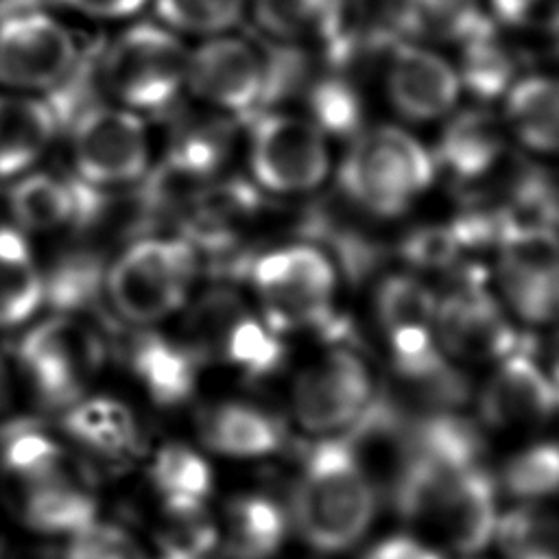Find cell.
<instances>
[{
  "label": "cell",
  "mask_w": 559,
  "mask_h": 559,
  "mask_svg": "<svg viewBox=\"0 0 559 559\" xmlns=\"http://www.w3.org/2000/svg\"><path fill=\"white\" fill-rule=\"evenodd\" d=\"M496 282L504 306L522 321L542 325L555 317L559 251L555 231L542 223H518L496 251Z\"/></svg>",
  "instance_id": "10"
},
{
  "label": "cell",
  "mask_w": 559,
  "mask_h": 559,
  "mask_svg": "<svg viewBox=\"0 0 559 559\" xmlns=\"http://www.w3.org/2000/svg\"><path fill=\"white\" fill-rule=\"evenodd\" d=\"M201 439L210 450L221 454L262 456L282 445L284 428L277 417L262 408L229 402L203 415Z\"/></svg>",
  "instance_id": "24"
},
{
  "label": "cell",
  "mask_w": 559,
  "mask_h": 559,
  "mask_svg": "<svg viewBox=\"0 0 559 559\" xmlns=\"http://www.w3.org/2000/svg\"><path fill=\"white\" fill-rule=\"evenodd\" d=\"M216 539L218 533L203 498L186 493L164 496V528L159 539L164 552L203 557L214 548Z\"/></svg>",
  "instance_id": "32"
},
{
  "label": "cell",
  "mask_w": 559,
  "mask_h": 559,
  "mask_svg": "<svg viewBox=\"0 0 559 559\" xmlns=\"http://www.w3.org/2000/svg\"><path fill=\"white\" fill-rule=\"evenodd\" d=\"M245 314V306L236 295L225 290L210 293L190 310L186 319V341L181 345L199 365L223 358L227 338Z\"/></svg>",
  "instance_id": "30"
},
{
  "label": "cell",
  "mask_w": 559,
  "mask_h": 559,
  "mask_svg": "<svg viewBox=\"0 0 559 559\" xmlns=\"http://www.w3.org/2000/svg\"><path fill=\"white\" fill-rule=\"evenodd\" d=\"M531 559H555V557H531Z\"/></svg>",
  "instance_id": "44"
},
{
  "label": "cell",
  "mask_w": 559,
  "mask_h": 559,
  "mask_svg": "<svg viewBox=\"0 0 559 559\" xmlns=\"http://www.w3.org/2000/svg\"><path fill=\"white\" fill-rule=\"evenodd\" d=\"M162 559H201V557H192V555H183V552H164Z\"/></svg>",
  "instance_id": "43"
},
{
  "label": "cell",
  "mask_w": 559,
  "mask_h": 559,
  "mask_svg": "<svg viewBox=\"0 0 559 559\" xmlns=\"http://www.w3.org/2000/svg\"><path fill=\"white\" fill-rule=\"evenodd\" d=\"M227 559H269L286 535V513L264 496H240L227 507Z\"/></svg>",
  "instance_id": "26"
},
{
  "label": "cell",
  "mask_w": 559,
  "mask_h": 559,
  "mask_svg": "<svg viewBox=\"0 0 559 559\" xmlns=\"http://www.w3.org/2000/svg\"><path fill=\"white\" fill-rule=\"evenodd\" d=\"M247 159L255 183L273 194L312 192L332 170L328 131L290 111L266 114L253 124Z\"/></svg>",
  "instance_id": "8"
},
{
  "label": "cell",
  "mask_w": 559,
  "mask_h": 559,
  "mask_svg": "<svg viewBox=\"0 0 559 559\" xmlns=\"http://www.w3.org/2000/svg\"><path fill=\"white\" fill-rule=\"evenodd\" d=\"M61 426L83 448L103 456L127 454L138 435L131 411L109 397L76 400L68 406Z\"/></svg>",
  "instance_id": "25"
},
{
  "label": "cell",
  "mask_w": 559,
  "mask_h": 559,
  "mask_svg": "<svg viewBox=\"0 0 559 559\" xmlns=\"http://www.w3.org/2000/svg\"><path fill=\"white\" fill-rule=\"evenodd\" d=\"M456 66L426 44H397L384 66V94L397 116L411 122L448 118L461 98Z\"/></svg>",
  "instance_id": "14"
},
{
  "label": "cell",
  "mask_w": 559,
  "mask_h": 559,
  "mask_svg": "<svg viewBox=\"0 0 559 559\" xmlns=\"http://www.w3.org/2000/svg\"><path fill=\"white\" fill-rule=\"evenodd\" d=\"M188 52L181 35L159 22L127 26L109 41L100 66L111 103L142 116L164 111L186 92Z\"/></svg>",
  "instance_id": "5"
},
{
  "label": "cell",
  "mask_w": 559,
  "mask_h": 559,
  "mask_svg": "<svg viewBox=\"0 0 559 559\" xmlns=\"http://www.w3.org/2000/svg\"><path fill=\"white\" fill-rule=\"evenodd\" d=\"M249 280L262 321L275 334L323 330L332 341L341 338V330H332L338 275L319 247L308 242L275 247L253 262Z\"/></svg>",
  "instance_id": "3"
},
{
  "label": "cell",
  "mask_w": 559,
  "mask_h": 559,
  "mask_svg": "<svg viewBox=\"0 0 559 559\" xmlns=\"http://www.w3.org/2000/svg\"><path fill=\"white\" fill-rule=\"evenodd\" d=\"M17 360L37 397L50 408L81 400L105 360V341L74 312L35 323L17 343Z\"/></svg>",
  "instance_id": "6"
},
{
  "label": "cell",
  "mask_w": 559,
  "mask_h": 559,
  "mask_svg": "<svg viewBox=\"0 0 559 559\" xmlns=\"http://www.w3.org/2000/svg\"><path fill=\"white\" fill-rule=\"evenodd\" d=\"M463 59L456 66L461 85L472 90L480 100L507 92L515 81L513 59L509 48L483 22L463 41Z\"/></svg>",
  "instance_id": "28"
},
{
  "label": "cell",
  "mask_w": 559,
  "mask_h": 559,
  "mask_svg": "<svg viewBox=\"0 0 559 559\" xmlns=\"http://www.w3.org/2000/svg\"><path fill=\"white\" fill-rule=\"evenodd\" d=\"M266 85L269 70L262 55L238 35L203 37L188 52L186 92L221 116L251 111L262 100Z\"/></svg>",
  "instance_id": "11"
},
{
  "label": "cell",
  "mask_w": 559,
  "mask_h": 559,
  "mask_svg": "<svg viewBox=\"0 0 559 559\" xmlns=\"http://www.w3.org/2000/svg\"><path fill=\"white\" fill-rule=\"evenodd\" d=\"M557 389L552 378L520 347L507 358L480 395V415L498 430L539 426L555 413Z\"/></svg>",
  "instance_id": "15"
},
{
  "label": "cell",
  "mask_w": 559,
  "mask_h": 559,
  "mask_svg": "<svg viewBox=\"0 0 559 559\" xmlns=\"http://www.w3.org/2000/svg\"><path fill=\"white\" fill-rule=\"evenodd\" d=\"M362 559H441V557L419 539L395 535L376 544Z\"/></svg>",
  "instance_id": "41"
},
{
  "label": "cell",
  "mask_w": 559,
  "mask_h": 559,
  "mask_svg": "<svg viewBox=\"0 0 559 559\" xmlns=\"http://www.w3.org/2000/svg\"><path fill=\"white\" fill-rule=\"evenodd\" d=\"M502 124L526 151L552 155L559 142V92L552 76L533 72L507 87Z\"/></svg>",
  "instance_id": "20"
},
{
  "label": "cell",
  "mask_w": 559,
  "mask_h": 559,
  "mask_svg": "<svg viewBox=\"0 0 559 559\" xmlns=\"http://www.w3.org/2000/svg\"><path fill=\"white\" fill-rule=\"evenodd\" d=\"M402 28L424 41H463L483 22L480 0H395Z\"/></svg>",
  "instance_id": "27"
},
{
  "label": "cell",
  "mask_w": 559,
  "mask_h": 559,
  "mask_svg": "<svg viewBox=\"0 0 559 559\" xmlns=\"http://www.w3.org/2000/svg\"><path fill=\"white\" fill-rule=\"evenodd\" d=\"M559 456L555 443H539L513 456L502 472L504 489L515 498L537 500L557 487Z\"/></svg>",
  "instance_id": "36"
},
{
  "label": "cell",
  "mask_w": 559,
  "mask_h": 559,
  "mask_svg": "<svg viewBox=\"0 0 559 559\" xmlns=\"http://www.w3.org/2000/svg\"><path fill=\"white\" fill-rule=\"evenodd\" d=\"M76 61V37L55 13L33 4L0 13L2 90L46 94L68 81Z\"/></svg>",
  "instance_id": "7"
},
{
  "label": "cell",
  "mask_w": 559,
  "mask_h": 559,
  "mask_svg": "<svg viewBox=\"0 0 559 559\" xmlns=\"http://www.w3.org/2000/svg\"><path fill=\"white\" fill-rule=\"evenodd\" d=\"M83 183L72 186L68 179L28 170L13 179L9 190V212L24 234H57L74 225L83 214Z\"/></svg>",
  "instance_id": "19"
},
{
  "label": "cell",
  "mask_w": 559,
  "mask_h": 559,
  "mask_svg": "<svg viewBox=\"0 0 559 559\" xmlns=\"http://www.w3.org/2000/svg\"><path fill=\"white\" fill-rule=\"evenodd\" d=\"M11 395H13L11 373H9V367H7L4 358L0 356V413L11 404Z\"/></svg>",
  "instance_id": "42"
},
{
  "label": "cell",
  "mask_w": 559,
  "mask_h": 559,
  "mask_svg": "<svg viewBox=\"0 0 559 559\" xmlns=\"http://www.w3.org/2000/svg\"><path fill=\"white\" fill-rule=\"evenodd\" d=\"M223 358L240 367L249 378H266L280 369L284 360V345L264 321L245 314L234 325Z\"/></svg>",
  "instance_id": "35"
},
{
  "label": "cell",
  "mask_w": 559,
  "mask_h": 559,
  "mask_svg": "<svg viewBox=\"0 0 559 559\" xmlns=\"http://www.w3.org/2000/svg\"><path fill=\"white\" fill-rule=\"evenodd\" d=\"M437 293L415 275H391L376 293V317L386 334L430 330L435 334Z\"/></svg>",
  "instance_id": "29"
},
{
  "label": "cell",
  "mask_w": 559,
  "mask_h": 559,
  "mask_svg": "<svg viewBox=\"0 0 559 559\" xmlns=\"http://www.w3.org/2000/svg\"><path fill=\"white\" fill-rule=\"evenodd\" d=\"M262 33L293 48L336 46L347 28V0H249Z\"/></svg>",
  "instance_id": "18"
},
{
  "label": "cell",
  "mask_w": 559,
  "mask_h": 559,
  "mask_svg": "<svg viewBox=\"0 0 559 559\" xmlns=\"http://www.w3.org/2000/svg\"><path fill=\"white\" fill-rule=\"evenodd\" d=\"M493 15L515 28L552 31L557 24V0H487Z\"/></svg>",
  "instance_id": "39"
},
{
  "label": "cell",
  "mask_w": 559,
  "mask_h": 559,
  "mask_svg": "<svg viewBox=\"0 0 559 559\" xmlns=\"http://www.w3.org/2000/svg\"><path fill=\"white\" fill-rule=\"evenodd\" d=\"M44 304V271L24 231L0 225V330L26 323Z\"/></svg>",
  "instance_id": "23"
},
{
  "label": "cell",
  "mask_w": 559,
  "mask_h": 559,
  "mask_svg": "<svg viewBox=\"0 0 559 559\" xmlns=\"http://www.w3.org/2000/svg\"><path fill=\"white\" fill-rule=\"evenodd\" d=\"M378 496L343 439H325L308 448L293 489L295 528L314 550L352 548L369 528Z\"/></svg>",
  "instance_id": "1"
},
{
  "label": "cell",
  "mask_w": 559,
  "mask_h": 559,
  "mask_svg": "<svg viewBox=\"0 0 559 559\" xmlns=\"http://www.w3.org/2000/svg\"><path fill=\"white\" fill-rule=\"evenodd\" d=\"M70 454L46 432L33 426H13L0 445V463L15 485L46 478L70 463Z\"/></svg>",
  "instance_id": "31"
},
{
  "label": "cell",
  "mask_w": 559,
  "mask_h": 559,
  "mask_svg": "<svg viewBox=\"0 0 559 559\" xmlns=\"http://www.w3.org/2000/svg\"><path fill=\"white\" fill-rule=\"evenodd\" d=\"M159 24L179 35L229 33L249 13V0H153Z\"/></svg>",
  "instance_id": "33"
},
{
  "label": "cell",
  "mask_w": 559,
  "mask_h": 559,
  "mask_svg": "<svg viewBox=\"0 0 559 559\" xmlns=\"http://www.w3.org/2000/svg\"><path fill=\"white\" fill-rule=\"evenodd\" d=\"M199 258L183 238L146 236L127 245L105 273V293L129 323L153 325L186 306Z\"/></svg>",
  "instance_id": "4"
},
{
  "label": "cell",
  "mask_w": 559,
  "mask_h": 559,
  "mask_svg": "<svg viewBox=\"0 0 559 559\" xmlns=\"http://www.w3.org/2000/svg\"><path fill=\"white\" fill-rule=\"evenodd\" d=\"M437 159L419 138L397 124L362 131L338 164L347 199L373 216H397L432 186Z\"/></svg>",
  "instance_id": "2"
},
{
  "label": "cell",
  "mask_w": 559,
  "mask_h": 559,
  "mask_svg": "<svg viewBox=\"0 0 559 559\" xmlns=\"http://www.w3.org/2000/svg\"><path fill=\"white\" fill-rule=\"evenodd\" d=\"M129 367L155 404L177 406L192 395L199 362L183 345L144 332L129 345Z\"/></svg>",
  "instance_id": "22"
},
{
  "label": "cell",
  "mask_w": 559,
  "mask_h": 559,
  "mask_svg": "<svg viewBox=\"0 0 559 559\" xmlns=\"http://www.w3.org/2000/svg\"><path fill=\"white\" fill-rule=\"evenodd\" d=\"M439 140V162L461 179L487 175L507 151V129L485 107L452 111Z\"/></svg>",
  "instance_id": "21"
},
{
  "label": "cell",
  "mask_w": 559,
  "mask_h": 559,
  "mask_svg": "<svg viewBox=\"0 0 559 559\" xmlns=\"http://www.w3.org/2000/svg\"><path fill=\"white\" fill-rule=\"evenodd\" d=\"M22 518L39 533L76 535L96 522V498L87 469L70 459L55 474L20 485Z\"/></svg>",
  "instance_id": "16"
},
{
  "label": "cell",
  "mask_w": 559,
  "mask_h": 559,
  "mask_svg": "<svg viewBox=\"0 0 559 559\" xmlns=\"http://www.w3.org/2000/svg\"><path fill=\"white\" fill-rule=\"evenodd\" d=\"M72 537L66 559H144L138 544L116 526L94 522Z\"/></svg>",
  "instance_id": "38"
},
{
  "label": "cell",
  "mask_w": 559,
  "mask_h": 559,
  "mask_svg": "<svg viewBox=\"0 0 559 559\" xmlns=\"http://www.w3.org/2000/svg\"><path fill=\"white\" fill-rule=\"evenodd\" d=\"M435 336L454 358L502 360L520 349V334L500 301L476 282H463L437 299Z\"/></svg>",
  "instance_id": "12"
},
{
  "label": "cell",
  "mask_w": 559,
  "mask_h": 559,
  "mask_svg": "<svg viewBox=\"0 0 559 559\" xmlns=\"http://www.w3.org/2000/svg\"><path fill=\"white\" fill-rule=\"evenodd\" d=\"M59 118L41 94L0 92V179H17L50 151Z\"/></svg>",
  "instance_id": "17"
},
{
  "label": "cell",
  "mask_w": 559,
  "mask_h": 559,
  "mask_svg": "<svg viewBox=\"0 0 559 559\" xmlns=\"http://www.w3.org/2000/svg\"><path fill=\"white\" fill-rule=\"evenodd\" d=\"M151 478L164 496L186 493L203 498L210 493L212 483L207 463L197 452L179 443L159 450L151 467Z\"/></svg>",
  "instance_id": "37"
},
{
  "label": "cell",
  "mask_w": 559,
  "mask_h": 559,
  "mask_svg": "<svg viewBox=\"0 0 559 559\" xmlns=\"http://www.w3.org/2000/svg\"><path fill=\"white\" fill-rule=\"evenodd\" d=\"M371 395V376L362 358L354 349L336 347L297 378L293 408L306 430L330 432L349 426Z\"/></svg>",
  "instance_id": "13"
},
{
  "label": "cell",
  "mask_w": 559,
  "mask_h": 559,
  "mask_svg": "<svg viewBox=\"0 0 559 559\" xmlns=\"http://www.w3.org/2000/svg\"><path fill=\"white\" fill-rule=\"evenodd\" d=\"M70 159L83 186L135 183L151 164V133L144 116L116 103L85 109L70 131Z\"/></svg>",
  "instance_id": "9"
},
{
  "label": "cell",
  "mask_w": 559,
  "mask_h": 559,
  "mask_svg": "<svg viewBox=\"0 0 559 559\" xmlns=\"http://www.w3.org/2000/svg\"><path fill=\"white\" fill-rule=\"evenodd\" d=\"M493 535L509 559L555 557V518L535 502L511 509L496 520Z\"/></svg>",
  "instance_id": "34"
},
{
  "label": "cell",
  "mask_w": 559,
  "mask_h": 559,
  "mask_svg": "<svg viewBox=\"0 0 559 559\" xmlns=\"http://www.w3.org/2000/svg\"><path fill=\"white\" fill-rule=\"evenodd\" d=\"M68 9L92 20H127L142 11L151 0H59Z\"/></svg>",
  "instance_id": "40"
}]
</instances>
